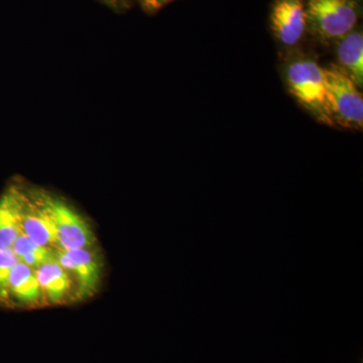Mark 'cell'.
<instances>
[{"instance_id": "obj_1", "label": "cell", "mask_w": 363, "mask_h": 363, "mask_svg": "<svg viewBox=\"0 0 363 363\" xmlns=\"http://www.w3.org/2000/svg\"><path fill=\"white\" fill-rule=\"evenodd\" d=\"M307 28L322 42L337 43L357 28V0H306Z\"/></svg>"}, {"instance_id": "obj_2", "label": "cell", "mask_w": 363, "mask_h": 363, "mask_svg": "<svg viewBox=\"0 0 363 363\" xmlns=\"http://www.w3.org/2000/svg\"><path fill=\"white\" fill-rule=\"evenodd\" d=\"M326 104L332 123L350 130L363 128V97L359 87L338 65L324 68Z\"/></svg>"}, {"instance_id": "obj_3", "label": "cell", "mask_w": 363, "mask_h": 363, "mask_svg": "<svg viewBox=\"0 0 363 363\" xmlns=\"http://www.w3.org/2000/svg\"><path fill=\"white\" fill-rule=\"evenodd\" d=\"M286 82L293 96L318 121L333 125L326 104L324 68L311 59L294 61L286 70Z\"/></svg>"}, {"instance_id": "obj_4", "label": "cell", "mask_w": 363, "mask_h": 363, "mask_svg": "<svg viewBox=\"0 0 363 363\" xmlns=\"http://www.w3.org/2000/svg\"><path fill=\"white\" fill-rule=\"evenodd\" d=\"M33 199L54 224L61 250L92 247L94 235L90 226L73 208L47 193H37Z\"/></svg>"}, {"instance_id": "obj_5", "label": "cell", "mask_w": 363, "mask_h": 363, "mask_svg": "<svg viewBox=\"0 0 363 363\" xmlns=\"http://www.w3.org/2000/svg\"><path fill=\"white\" fill-rule=\"evenodd\" d=\"M57 260L77 281V297L85 298L96 292L101 279V264L91 248L57 250Z\"/></svg>"}, {"instance_id": "obj_6", "label": "cell", "mask_w": 363, "mask_h": 363, "mask_svg": "<svg viewBox=\"0 0 363 363\" xmlns=\"http://www.w3.org/2000/svg\"><path fill=\"white\" fill-rule=\"evenodd\" d=\"M274 37L286 47L296 45L307 30L306 0H276L271 13Z\"/></svg>"}, {"instance_id": "obj_7", "label": "cell", "mask_w": 363, "mask_h": 363, "mask_svg": "<svg viewBox=\"0 0 363 363\" xmlns=\"http://www.w3.org/2000/svg\"><path fill=\"white\" fill-rule=\"evenodd\" d=\"M21 230L30 240L42 247L61 250L58 234L47 213L33 198H28L20 191Z\"/></svg>"}, {"instance_id": "obj_8", "label": "cell", "mask_w": 363, "mask_h": 363, "mask_svg": "<svg viewBox=\"0 0 363 363\" xmlns=\"http://www.w3.org/2000/svg\"><path fill=\"white\" fill-rule=\"evenodd\" d=\"M337 65L362 88L363 84V33L354 28L337 42Z\"/></svg>"}, {"instance_id": "obj_9", "label": "cell", "mask_w": 363, "mask_h": 363, "mask_svg": "<svg viewBox=\"0 0 363 363\" xmlns=\"http://www.w3.org/2000/svg\"><path fill=\"white\" fill-rule=\"evenodd\" d=\"M43 295L50 302L61 303L67 298L72 291V279L70 274L60 264L58 260L54 259L43 264L35 269Z\"/></svg>"}, {"instance_id": "obj_10", "label": "cell", "mask_w": 363, "mask_h": 363, "mask_svg": "<svg viewBox=\"0 0 363 363\" xmlns=\"http://www.w3.org/2000/svg\"><path fill=\"white\" fill-rule=\"evenodd\" d=\"M43 297L35 269L18 262L9 276V298H13L20 304L33 305Z\"/></svg>"}, {"instance_id": "obj_11", "label": "cell", "mask_w": 363, "mask_h": 363, "mask_svg": "<svg viewBox=\"0 0 363 363\" xmlns=\"http://www.w3.org/2000/svg\"><path fill=\"white\" fill-rule=\"evenodd\" d=\"M20 233V191L11 189L0 198V250H11Z\"/></svg>"}, {"instance_id": "obj_12", "label": "cell", "mask_w": 363, "mask_h": 363, "mask_svg": "<svg viewBox=\"0 0 363 363\" xmlns=\"http://www.w3.org/2000/svg\"><path fill=\"white\" fill-rule=\"evenodd\" d=\"M11 250L16 253L20 262L32 267L35 271L43 264L57 259V250L37 245L21 230L14 240Z\"/></svg>"}, {"instance_id": "obj_13", "label": "cell", "mask_w": 363, "mask_h": 363, "mask_svg": "<svg viewBox=\"0 0 363 363\" xmlns=\"http://www.w3.org/2000/svg\"><path fill=\"white\" fill-rule=\"evenodd\" d=\"M18 262L20 259L13 250H0V301L9 298V276Z\"/></svg>"}, {"instance_id": "obj_14", "label": "cell", "mask_w": 363, "mask_h": 363, "mask_svg": "<svg viewBox=\"0 0 363 363\" xmlns=\"http://www.w3.org/2000/svg\"><path fill=\"white\" fill-rule=\"evenodd\" d=\"M140 4L145 11L149 13H154V11H159L162 6H166L169 0H140Z\"/></svg>"}, {"instance_id": "obj_15", "label": "cell", "mask_w": 363, "mask_h": 363, "mask_svg": "<svg viewBox=\"0 0 363 363\" xmlns=\"http://www.w3.org/2000/svg\"><path fill=\"white\" fill-rule=\"evenodd\" d=\"M101 1L114 11H119L125 7V0H101Z\"/></svg>"}]
</instances>
